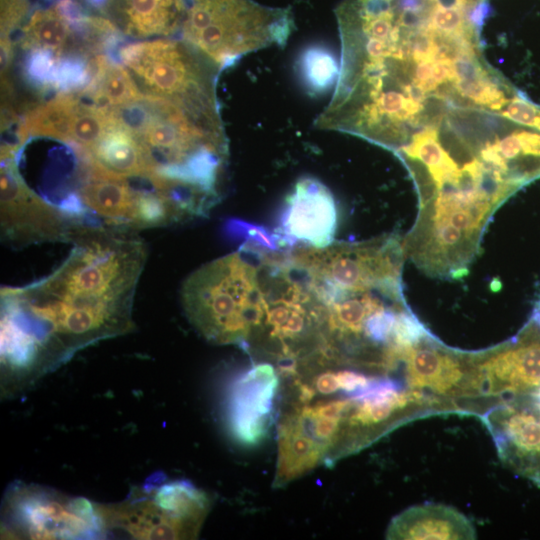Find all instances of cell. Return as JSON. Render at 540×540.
Listing matches in <instances>:
<instances>
[{
  "label": "cell",
  "mask_w": 540,
  "mask_h": 540,
  "mask_svg": "<svg viewBox=\"0 0 540 540\" xmlns=\"http://www.w3.org/2000/svg\"><path fill=\"white\" fill-rule=\"evenodd\" d=\"M48 275L3 286L1 376L16 390L69 361L78 351L130 333L148 246L135 231L93 223Z\"/></svg>",
  "instance_id": "6da1fadb"
},
{
  "label": "cell",
  "mask_w": 540,
  "mask_h": 540,
  "mask_svg": "<svg viewBox=\"0 0 540 540\" xmlns=\"http://www.w3.org/2000/svg\"><path fill=\"white\" fill-rule=\"evenodd\" d=\"M246 250L241 247L203 264L189 274L180 290L186 317L204 339L244 350L263 309L259 262H252Z\"/></svg>",
  "instance_id": "7a4b0ae2"
},
{
  "label": "cell",
  "mask_w": 540,
  "mask_h": 540,
  "mask_svg": "<svg viewBox=\"0 0 540 540\" xmlns=\"http://www.w3.org/2000/svg\"><path fill=\"white\" fill-rule=\"evenodd\" d=\"M293 29L289 10L253 0H186L180 37L220 68L272 45H283Z\"/></svg>",
  "instance_id": "3957f363"
},
{
  "label": "cell",
  "mask_w": 540,
  "mask_h": 540,
  "mask_svg": "<svg viewBox=\"0 0 540 540\" xmlns=\"http://www.w3.org/2000/svg\"><path fill=\"white\" fill-rule=\"evenodd\" d=\"M119 57L144 94L221 117L216 97L221 68L182 38H157L121 47Z\"/></svg>",
  "instance_id": "277c9868"
},
{
  "label": "cell",
  "mask_w": 540,
  "mask_h": 540,
  "mask_svg": "<svg viewBox=\"0 0 540 540\" xmlns=\"http://www.w3.org/2000/svg\"><path fill=\"white\" fill-rule=\"evenodd\" d=\"M100 507L108 534L117 530L133 539H194L211 499L188 480L155 474L123 501Z\"/></svg>",
  "instance_id": "5b68a950"
},
{
  "label": "cell",
  "mask_w": 540,
  "mask_h": 540,
  "mask_svg": "<svg viewBox=\"0 0 540 540\" xmlns=\"http://www.w3.org/2000/svg\"><path fill=\"white\" fill-rule=\"evenodd\" d=\"M4 534L24 539H100L108 535L100 504L38 485L10 488L3 505Z\"/></svg>",
  "instance_id": "8992f818"
},
{
  "label": "cell",
  "mask_w": 540,
  "mask_h": 540,
  "mask_svg": "<svg viewBox=\"0 0 540 540\" xmlns=\"http://www.w3.org/2000/svg\"><path fill=\"white\" fill-rule=\"evenodd\" d=\"M16 156L1 157L0 230L2 240L21 248L41 243H70L93 222L85 212L39 196L22 178Z\"/></svg>",
  "instance_id": "52a82bcc"
},
{
  "label": "cell",
  "mask_w": 540,
  "mask_h": 540,
  "mask_svg": "<svg viewBox=\"0 0 540 540\" xmlns=\"http://www.w3.org/2000/svg\"><path fill=\"white\" fill-rule=\"evenodd\" d=\"M279 376L270 362L255 363L230 385L226 422L233 439L245 447L259 445L277 421Z\"/></svg>",
  "instance_id": "ba28073f"
},
{
  "label": "cell",
  "mask_w": 540,
  "mask_h": 540,
  "mask_svg": "<svg viewBox=\"0 0 540 540\" xmlns=\"http://www.w3.org/2000/svg\"><path fill=\"white\" fill-rule=\"evenodd\" d=\"M337 207L330 190L319 180L300 179L287 195L278 234L280 247L323 248L333 243Z\"/></svg>",
  "instance_id": "9c48e42d"
},
{
  "label": "cell",
  "mask_w": 540,
  "mask_h": 540,
  "mask_svg": "<svg viewBox=\"0 0 540 540\" xmlns=\"http://www.w3.org/2000/svg\"><path fill=\"white\" fill-rule=\"evenodd\" d=\"M387 539L446 540L475 539L470 520L456 509L445 505H418L398 514L390 522Z\"/></svg>",
  "instance_id": "30bf717a"
},
{
  "label": "cell",
  "mask_w": 540,
  "mask_h": 540,
  "mask_svg": "<svg viewBox=\"0 0 540 540\" xmlns=\"http://www.w3.org/2000/svg\"><path fill=\"white\" fill-rule=\"evenodd\" d=\"M118 22L135 38L181 33L186 0H114Z\"/></svg>",
  "instance_id": "8fae6325"
},
{
  "label": "cell",
  "mask_w": 540,
  "mask_h": 540,
  "mask_svg": "<svg viewBox=\"0 0 540 540\" xmlns=\"http://www.w3.org/2000/svg\"><path fill=\"white\" fill-rule=\"evenodd\" d=\"M90 78L79 91L91 103L107 110L126 106L142 93L129 70L105 55L90 59Z\"/></svg>",
  "instance_id": "7c38bea8"
},
{
  "label": "cell",
  "mask_w": 540,
  "mask_h": 540,
  "mask_svg": "<svg viewBox=\"0 0 540 540\" xmlns=\"http://www.w3.org/2000/svg\"><path fill=\"white\" fill-rule=\"evenodd\" d=\"M20 43L26 50L48 52L57 59L63 58L71 50L80 52L74 26L55 5L36 10L30 16L23 28Z\"/></svg>",
  "instance_id": "4fadbf2b"
},
{
  "label": "cell",
  "mask_w": 540,
  "mask_h": 540,
  "mask_svg": "<svg viewBox=\"0 0 540 540\" xmlns=\"http://www.w3.org/2000/svg\"><path fill=\"white\" fill-rule=\"evenodd\" d=\"M408 380L412 385L445 391L462 377L459 362L444 351L423 347L420 343L411 347L406 356Z\"/></svg>",
  "instance_id": "5bb4252c"
},
{
  "label": "cell",
  "mask_w": 540,
  "mask_h": 540,
  "mask_svg": "<svg viewBox=\"0 0 540 540\" xmlns=\"http://www.w3.org/2000/svg\"><path fill=\"white\" fill-rule=\"evenodd\" d=\"M399 151L408 158L420 160L428 169L435 185L454 173L458 166L438 140V130L428 126L414 134L409 143L402 145Z\"/></svg>",
  "instance_id": "9a60e30c"
},
{
  "label": "cell",
  "mask_w": 540,
  "mask_h": 540,
  "mask_svg": "<svg viewBox=\"0 0 540 540\" xmlns=\"http://www.w3.org/2000/svg\"><path fill=\"white\" fill-rule=\"evenodd\" d=\"M297 70L305 89L316 95L328 91L337 82L340 67L327 48L313 45L300 54Z\"/></svg>",
  "instance_id": "2e32d148"
},
{
  "label": "cell",
  "mask_w": 540,
  "mask_h": 540,
  "mask_svg": "<svg viewBox=\"0 0 540 540\" xmlns=\"http://www.w3.org/2000/svg\"><path fill=\"white\" fill-rule=\"evenodd\" d=\"M452 84L456 92L462 97L492 110H500L510 101L505 96L503 90L490 80L489 77L475 80L455 79Z\"/></svg>",
  "instance_id": "e0dca14e"
},
{
  "label": "cell",
  "mask_w": 540,
  "mask_h": 540,
  "mask_svg": "<svg viewBox=\"0 0 540 540\" xmlns=\"http://www.w3.org/2000/svg\"><path fill=\"white\" fill-rule=\"evenodd\" d=\"M428 28L447 33L456 34L471 28L466 17V10L457 8H442L437 5L431 11Z\"/></svg>",
  "instance_id": "ac0fdd59"
},
{
  "label": "cell",
  "mask_w": 540,
  "mask_h": 540,
  "mask_svg": "<svg viewBox=\"0 0 540 540\" xmlns=\"http://www.w3.org/2000/svg\"><path fill=\"white\" fill-rule=\"evenodd\" d=\"M504 108L501 112L504 117L516 123L531 127H533L539 109L525 98H522L520 94L510 99Z\"/></svg>",
  "instance_id": "d6986e66"
},
{
  "label": "cell",
  "mask_w": 540,
  "mask_h": 540,
  "mask_svg": "<svg viewBox=\"0 0 540 540\" xmlns=\"http://www.w3.org/2000/svg\"><path fill=\"white\" fill-rule=\"evenodd\" d=\"M27 11L28 0H1V38H9Z\"/></svg>",
  "instance_id": "ffe728a7"
},
{
  "label": "cell",
  "mask_w": 540,
  "mask_h": 540,
  "mask_svg": "<svg viewBox=\"0 0 540 540\" xmlns=\"http://www.w3.org/2000/svg\"><path fill=\"white\" fill-rule=\"evenodd\" d=\"M455 79L475 80L488 77L487 71L480 65L475 56L464 55L452 60Z\"/></svg>",
  "instance_id": "44dd1931"
},
{
  "label": "cell",
  "mask_w": 540,
  "mask_h": 540,
  "mask_svg": "<svg viewBox=\"0 0 540 540\" xmlns=\"http://www.w3.org/2000/svg\"><path fill=\"white\" fill-rule=\"evenodd\" d=\"M468 10L469 11H466L467 20L469 24L477 30L481 29L492 11L490 5L484 0H480Z\"/></svg>",
  "instance_id": "7402d4cb"
},
{
  "label": "cell",
  "mask_w": 540,
  "mask_h": 540,
  "mask_svg": "<svg viewBox=\"0 0 540 540\" xmlns=\"http://www.w3.org/2000/svg\"><path fill=\"white\" fill-rule=\"evenodd\" d=\"M401 92L406 98L411 99L412 101L423 104L426 100L427 93L422 89L420 85L411 81L401 87ZM399 92V91H398Z\"/></svg>",
  "instance_id": "603a6c76"
}]
</instances>
